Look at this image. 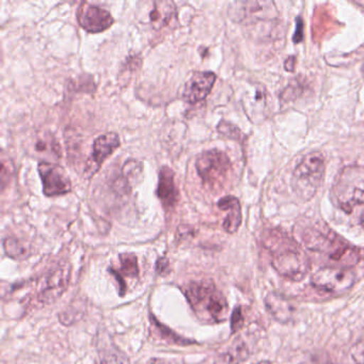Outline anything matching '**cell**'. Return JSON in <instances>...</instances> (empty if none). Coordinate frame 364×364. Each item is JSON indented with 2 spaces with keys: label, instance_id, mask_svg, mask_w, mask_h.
Segmentation results:
<instances>
[{
  "label": "cell",
  "instance_id": "6da1fadb",
  "mask_svg": "<svg viewBox=\"0 0 364 364\" xmlns=\"http://www.w3.org/2000/svg\"><path fill=\"white\" fill-rule=\"evenodd\" d=\"M302 242L308 250L326 255L344 267L355 265L363 259V251L351 246L327 225H312L302 232Z\"/></svg>",
  "mask_w": 364,
  "mask_h": 364
},
{
  "label": "cell",
  "instance_id": "7a4b0ae2",
  "mask_svg": "<svg viewBox=\"0 0 364 364\" xmlns=\"http://www.w3.org/2000/svg\"><path fill=\"white\" fill-rule=\"evenodd\" d=\"M336 206L345 214L355 215L364 230V168L349 166L336 176L332 189Z\"/></svg>",
  "mask_w": 364,
  "mask_h": 364
},
{
  "label": "cell",
  "instance_id": "3957f363",
  "mask_svg": "<svg viewBox=\"0 0 364 364\" xmlns=\"http://www.w3.org/2000/svg\"><path fill=\"white\" fill-rule=\"evenodd\" d=\"M196 315L204 321L221 323L229 313L227 299L212 280L193 281L185 291Z\"/></svg>",
  "mask_w": 364,
  "mask_h": 364
},
{
  "label": "cell",
  "instance_id": "277c9868",
  "mask_svg": "<svg viewBox=\"0 0 364 364\" xmlns=\"http://www.w3.org/2000/svg\"><path fill=\"white\" fill-rule=\"evenodd\" d=\"M325 171V159L321 153L306 154L291 176V185L295 195L302 201L312 199L323 185Z\"/></svg>",
  "mask_w": 364,
  "mask_h": 364
},
{
  "label": "cell",
  "instance_id": "5b68a950",
  "mask_svg": "<svg viewBox=\"0 0 364 364\" xmlns=\"http://www.w3.org/2000/svg\"><path fill=\"white\" fill-rule=\"evenodd\" d=\"M355 281L353 270L344 266L321 268L311 278V283L315 289L336 295L348 291L355 284Z\"/></svg>",
  "mask_w": 364,
  "mask_h": 364
},
{
  "label": "cell",
  "instance_id": "8992f818",
  "mask_svg": "<svg viewBox=\"0 0 364 364\" xmlns=\"http://www.w3.org/2000/svg\"><path fill=\"white\" fill-rule=\"evenodd\" d=\"M196 168L204 184L214 187L225 180L231 170V161L225 152L214 149L199 155Z\"/></svg>",
  "mask_w": 364,
  "mask_h": 364
},
{
  "label": "cell",
  "instance_id": "52a82bcc",
  "mask_svg": "<svg viewBox=\"0 0 364 364\" xmlns=\"http://www.w3.org/2000/svg\"><path fill=\"white\" fill-rule=\"evenodd\" d=\"M272 266L278 274L291 281H301L311 269L310 259L299 248L272 255Z\"/></svg>",
  "mask_w": 364,
  "mask_h": 364
},
{
  "label": "cell",
  "instance_id": "ba28073f",
  "mask_svg": "<svg viewBox=\"0 0 364 364\" xmlns=\"http://www.w3.org/2000/svg\"><path fill=\"white\" fill-rule=\"evenodd\" d=\"M72 269L69 264H61L43 279V284L38 294V300L42 304H54L63 296L71 280Z\"/></svg>",
  "mask_w": 364,
  "mask_h": 364
},
{
  "label": "cell",
  "instance_id": "9c48e42d",
  "mask_svg": "<svg viewBox=\"0 0 364 364\" xmlns=\"http://www.w3.org/2000/svg\"><path fill=\"white\" fill-rule=\"evenodd\" d=\"M40 178L43 184L46 197L65 195L72 191V183L65 170L61 166L48 161H41L38 166Z\"/></svg>",
  "mask_w": 364,
  "mask_h": 364
},
{
  "label": "cell",
  "instance_id": "30bf717a",
  "mask_svg": "<svg viewBox=\"0 0 364 364\" xmlns=\"http://www.w3.org/2000/svg\"><path fill=\"white\" fill-rule=\"evenodd\" d=\"M80 26L91 33H103L114 24L109 11L93 4L82 3L77 14Z\"/></svg>",
  "mask_w": 364,
  "mask_h": 364
},
{
  "label": "cell",
  "instance_id": "8fae6325",
  "mask_svg": "<svg viewBox=\"0 0 364 364\" xmlns=\"http://www.w3.org/2000/svg\"><path fill=\"white\" fill-rule=\"evenodd\" d=\"M216 82V74L213 72H196L183 90V99L189 104L204 101L210 95Z\"/></svg>",
  "mask_w": 364,
  "mask_h": 364
},
{
  "label": "cell",
  "instance_id": "7c38bea8",
  "mask_svg": "<svg viewBox=\"0 0 364 364\" xmlns=\"http://www.w3.org/2000/svg\"><path fill=\"white\" fill-rule=\"evenodd\" d=\"M120 144L118 134L112 132L97 137L93 142L92 157L86 172H90V176H92L100 169L102 164L120 146Z\"/></svg>",
  "mask_w": 364,
  "mask_h": 364
},
{
  "label": "cell",
  "instance_id": "4fadbf2b",
  "mask_svg": "<svg viewBox=\"0 0 364 364\" xmlns=\"http://www.w3.org/2000/svg\"><path fill=\"white\" fill-rule=\"evenodd\" d=\"M156 195L165 208H173L178 202L180 193L174 182V172L167 166H164L159 171Z\"/></svg>",
  "mask_w": 364,
  "mask_h": 364
},
{
  "label": "cell",
  "instance_id": "5bb4252c",
  "mask_svg": "<svg viewBox=\"0 0 364 364\" xmlns=\"http://www.w3.org/2000/svg\"><path fill=\"white\" fill-rule=\"evenodd\" d=\"M218 208L221 210L228 212L227 217L223 220V229L230 234H234L240 229L242 225V206H240V200L233 196H227L219 200Z\"/></svg>",
  "mask_w": 364,
  "mask_h": 364
},
{
  "label": "cell",
  "instance_id": "9a60e30c",
  "mask_svg": "<svg viewBox=\"0 0 364 364\" xmlns=\"http://www.w3.org/2000/svg\"><path fill=\"white\" fill-rule=\"evenodd\" d=\"M265 306L268 313L279 323H287L291 321L295 309L287 298L270 293L265 297Z\"/></svg>",
  "mask_w": 364,
  "mask_h": 364
},
{
  "label": "cell",
  "instance_id": "2e32d148",
  "mask_svg": "<svg viewBox=\"0 0 364 364\" xmlns=\"http://www.w3.org/2000/svg\"><path fill=\"white\" fill-rule=\"evenodd\" d=\"M250 347L242 338H237L227 350L216 358L214 364H240L250 358Z\"/></svg>",
  "mask_w": 364,
  "mask_h": 364
},
{
  "label": "cell",
  "instance_id": "e0dca14e",
  "mask_svg": "<svg viewBox=\"0 0 364 364\" xmlns=\"http://www.w3.org/2000/svg\"><path fill=\"white\" fill-rule=\"evenodd\" d=\"M263 245L272 253V255L299 248L296 242H294L285 232L280 229L268 230L264 236Z\"/></svg>",
  "mask_w": 364,
  "mask_h": 364
},
{
  "label": "cell",
  "instance_id": "ac0fdd59",
  "mask_svg": "<svg viewBox=\"0 0 364 364\" xmlns=\"http://www.w3.org/2000/svg\"><path fill=\"white\" fill-rule=\"evenodd\" d=\"M268 95L265 88L262 85L253 86L252 97L248 99V102H252L250 104H245V109L250 121L253 122H259L262 119L266 117V108H267Z\"/></svg>",
  "mask_w": 364,
  "mask_h": 364
},
{
  "label": "cell",
  "instance_id": "d6986e66",
  "mask_svg": "<svg viewBox=\"0 0 364 364\" xmlns=\"http://www.w3.org/2000/svg\"><path fill=\"white\" fill-rule=\"evenodd\" d=\"M174 14H176V6L172 1L159 0L153 4L149 18H150L153 28L159 31L169 24L170 21L173 18Z\"/></svg>",
  "mask_w": 364,
  "mask_h": 364
},
{
  "label": "cell",
  "instance_id": "ffe728a7",
  "mask_svg": "<svg viewBox=\"0 0 364 364\" xmlns=\"http://www.w3.org/2000/svg\"><path fill=\"white\" fill-rule=\"evenodd\" d=\"M99 364H131V362L116 345H109L100 347Z\"/></svg>",
  "mask_w": 364,
  "mask_h": 364
},
{
  "label": "cell",
  "instance_id": "44dd1931",
  "mask_svg": "<svg viewBox=\"0 0 364 364\" xmlns=\"http://www.w3.org/2000/svg\"><path fill=\"white\" fill-rule=\"evenodd\" d=\"M4 250L8 257L14 259H23L28 257L29 250L21 240L14 237L4 240Z\"/></svg>",
  "mask_w": 364,
  "mask_h": 364
},
{
  "label": "cell",
  "instance_id": "7402d4cb",
  "mask_svg": "<svg viewBox=\"0 0 364 364\" xmlns=\"http://www.w3.org/2000/svg\"><path fill=\"white\" fill-rule=\"evenodd\" d=\"M151 318H152L151 321H152L153 326H155V329H157V331H159V336H161L164 340L171 343V344L189 345L196 343L195 341L187 340V338H184L183 336H178L176 332L172 331L169 328L165 327V326L159 323L155 317L151 316Z\"/></svg>",
  "mask_w": 364,
  "mask_h": 364
},
{
  "label": "cell",
  "instance_id": "603a6c76",
  "mask_svg": "<svg viewBox=\"0 0 364 364\" xmlns=\"http://www.w3.org/2000/svg\"><path fill=\"white\" fill-rule=\"evenodd\" d=\"M121 274L129 278L136 279L139 276L137 257L133 253L120 255Z\"/></svg>",
  "mask_w": 364,
  "mask_h": 364
},
{
  "label": "cell",
  "instance_id": "cb8c5ba5",
  "mask_svg": "<svg viewBox=\"0 0 364 364\" xmlns=\"http://www.w3.org/2000/svg\"><path fill=\"white\" fill-rule=\"evenodd\" d=\"M217 131H218L220 135L225 136V137L229 138V139L235 140V141L240 142V144H244V140L246 139V136L244 135V133L237 127L225 120L219 122Z\"/></svg>",
  "mask_w": 364,
  "mask_h": 364
},
{
  "label": "cell",
  "instance_id": "d4e9b609",
  "mask_svg": "<svg viewBox=\"0 0 364 364\" xmlns=\"http://www.w3.org/2000/svg\"><path fill=\"white\" fill-rule=\"evenodd\" d=\"M351 360L355 364H364V340L353 345L350 351Z\"/></svg>",
  "mask_w": 364,
  "mask_h": 364
},
{
  "label": "cell",
  "instance_id": "484cf974",
  "mask_svg": "<svg viewBox=\"0 0 364 364\" xmlns=\"http://www.w3.org/2000/svg\"><path fill=\"white\" fill-rule=\"evenodd\" d=\"M244 314H242V309L240 306L234 309L233 313H232L231 317V329L233 333L237 332L238 330L242 329V326H244Z\"/></svg>",
  "mask_w": 364,
  "mask_h": 364
},
{
  "label": "cell",
  "instance_id": "4316f807",
  "mask_svg": "<svg viewBox=\"0 0 364 364\" xmlns=\"http://www.w3.org/2000/svg\"><path fill=\"white\" fill-rule=\"evenodd\" d=\"M296 31L294 33L293 41L295 44H299L300 42L304 39V21L300 16H298L297 20H296Z\"/></svg>",
  "mask_w": 364,
  "mask_h": 364
},
{
  "label": "cell",
  "instance_id": "83f0119b",
  "mask_svg": "<svg viewBox=\"0 0 364 364\" xmlns=\"http://www.w3.org/2000/svg\"><path fill=\"white\" fill-rule=\"evenodd\" d=\"M168 263L167 259H159V262H157V272L161 274H165V270H168Z\"/></svg>",
  "mask_w": 364,
  "mask_h": 364
},
{
  "label": "cell",
  "instance_id": "f1b7e54d",
  "mask_svg": "<svg viewBox=\"0 0 364 364\" xmlns=\"http://www.w3.org/2000/svg\"><path fill=\"white\" fill-rule=\"evenodd\" d=\"M295 65H296V58L295 57L291 56L289 57V58L287 59V61H285L284 67L285 70L289 72H293L294 69H295Z\"/></svg>",
  "mask_w": 364,
  "mask_h": 364
},
{
  "label": "cell",
  "instance_id": "f546056e",
  "mask_svg": "<svg viewBox=\"0 0 364 364\" xmlns=\"http://www.w3.org/2000/svg\"><path fill=\"white\" fill-rule=\"evenodd\" d=\"M150 364H170V362L166 361V360L154 359L151 360Z\"/></svg>",
  "mask_w": 364,
  "mask_h": 364
},
{
  "label": "cell",
  "instance_id": "4dcf8cb0",
  "mask_svg": "<svg viewBox=\"0 0 364 364\" xmlns=\"http://www.w3.org/2000/svg\"><path fill=\"white\" fill-rule=\"evenodd\" d=\"M255 364H272V362H269V361H259Z\"/></svg>",
  "mask_w": 364,
  "mask_h": 364
},
{
  "label": "cell",
  "instance_id": "1f68e13d",
  "mask_svg": "<svg viewBox=\"0 0 364 364\" xmlns=\"http://www.w3.org/2000/svg\"><path fill=\"white\" fill-rule=\"evenodd\" d=\"M363 73H364V63H363Z\"/></svg>",
  "mask_w": 364,
  "mask_h": 364
}]
</instances>
